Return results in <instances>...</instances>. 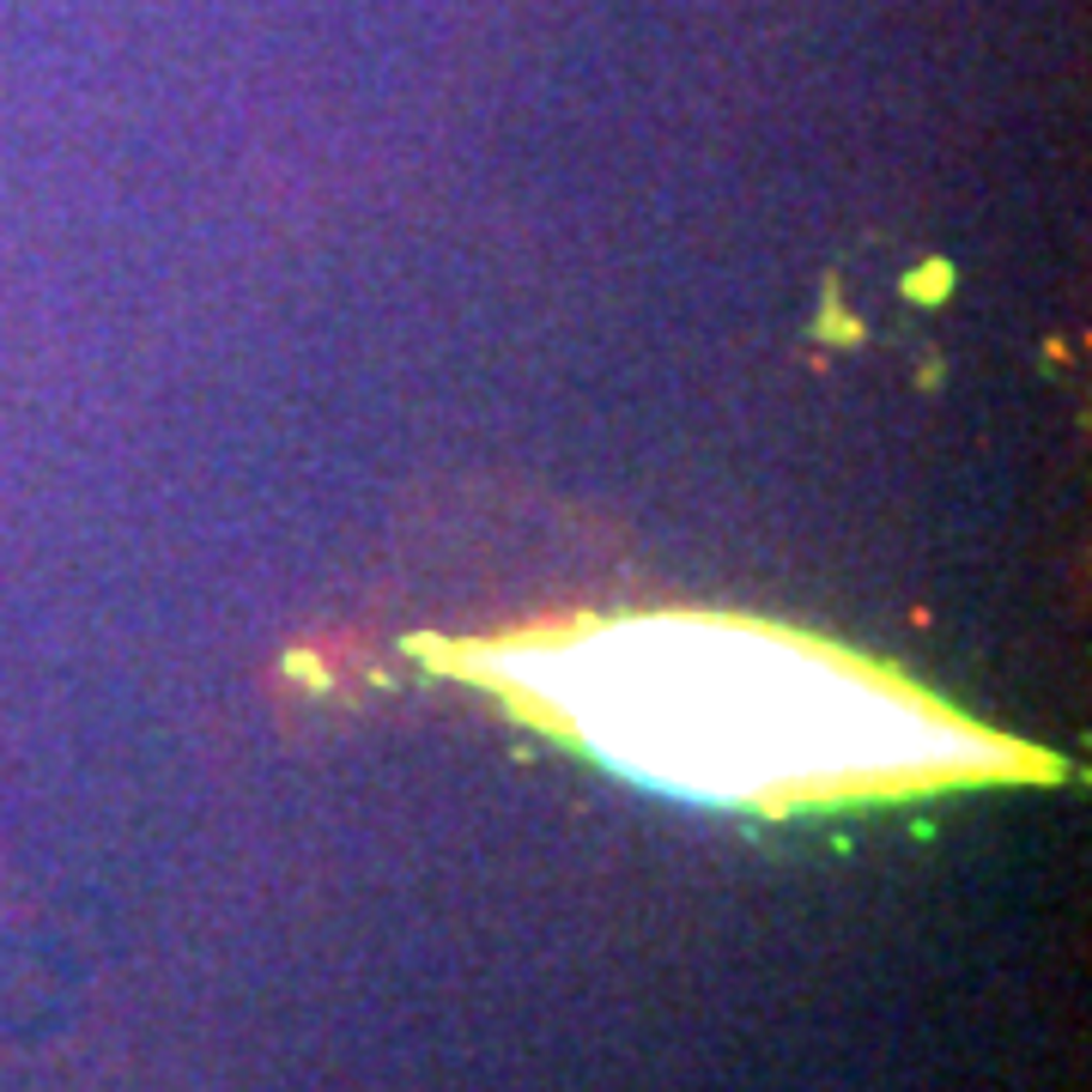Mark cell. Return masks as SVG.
<instances>
[{
  "label": "cell",
  "mask_w": 1092,
  "mask_h": 1092,
  "mask_svg": "<svg viewBox=\"0 0 1092 1092\" xmlns=\"http://www.w3.org/2000/svg\"><path fill=\"white\" fill-rule=\"evenodd\" d=\"M443 661L620 777L704 808L790 813L1062 771L838 643L729 613L571 625Z\"/></svg>",
  "instance_id": "1"
}]
</instances>
